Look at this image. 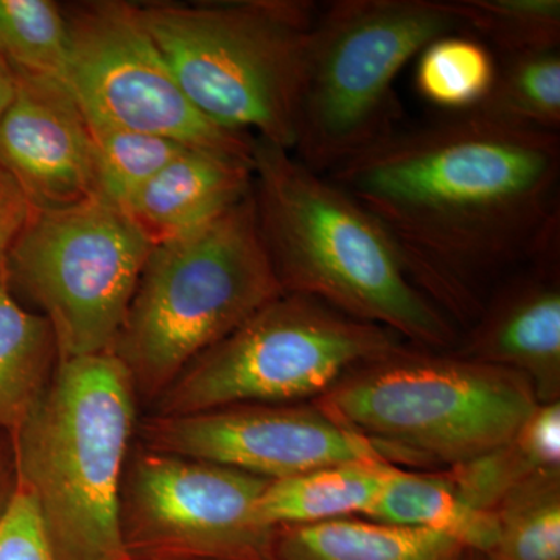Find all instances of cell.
<instances>
[{"instance_id":"44dd1931","label":"cell","mask_w":560,"mask_h":560,"mask_svg":"<svg viewBox=\"0 0 560 560\" xmlns=\"http://www.w3.org/2000/svg\"><path fill=\"white\" fill-rule=\"evenodd\" d=\"M475 109L518 127L559 132V49L503 57L497 65L492 90Z\"/></svg>"},{"instance_id":"ba28073f","label":"cell","mask_w":560,"mask_h":560,"mask_svg":"<svg viewBox=\"0 0 560 560\" xmlns=\"http://www.w3.org/2000/svg\"><path fill=\"white\" fill-rule=\"evenodd\" d=\"M401 348L393 331L304 294L282 293L191 361L158 397L156 415L319 399L348 372Z\"/></svg>"},{"instance_id":"603a6c76","label":"cell","mask_w":560,"mask_h":560,"mask_svg":"<svg viewBox=\"0 0 560 560\" xmlns=\"http://www.w3.org/2000/svg\"><path fill=\"white\" fill-rule=\"evenodd\" d=\"M0 58L14 70L65 84L69 58L66 13L50 0H0Z\"/></svg>"},{"instance_id":"30bf717a","label":"cell","mask_w":560,"mask_h":560,"mask_svg":"<svg viewBox=\"0 0 560 560\" xmlns=\"http://www.w3.org/2000/svg\"><path fill=\"white\" fill-rule=\"evenodd\" d=\"M66 88L84 117L253 164V136L195 108L139 20L138 7L95 2L66 14Z\"/></svg>"},{"instance_id":"277c9868","label":"cell","mask_w":560,"mask_h":560,"mask_svg":"<svg viewBox=\"0 0 560 560\" xmlns=\"http://www.w3.org/2000/svg\"><path fill=\"white\" fill-rule=\"evenodd\" d=\"M282 293L250 191L208 226L154 246L110 353L136 393L158 399L191 361Z\"/></svg>"},{"instance_id":"9a60e30c","label":"cell","mask_w":560,"mask_h":560,"mask_svg":"<svg viewBox=\"0 0 560 560\" xmlns=\"http://www.w3.org/2000/svg\"><path fill=\"white\" fill-rule=\"evenodd\" d=\"M253 191V164L186 149L131 198L125 212L153 246L208 226Z\"/></svg>"},{"instance_id":"8992f818","label":"cell","mask_w":560,"mask_h":560,"mask_svg":"<svg viewBox=\"0 0 560 560\" xmlns=\"http://www.w3.org/2000/svg\"><path fill=\"white\" fill-rule=\"evenodd\" d=\"M318 7L305 0L151 3L139 20L195 108L293 151L302 62Z\"/></svg>"},{"instance_id":"7a4b0ae2","label":"cell","mask_w":560,"mask_h":560,"mask_svg":"<svg viewBox=\"0 0 560 560\" xmlns=\"http://www.w3.org/2000/svg\"><path fill=\"white\" fill-rule=\"evenodd\" d=\"M253 197L285 293L313 298L423 348L458 340L451 316L419 285L381 221L326 175L254 139Z\"/></svg>"},{"instance_id":"ffe728a7","label":"cell","mask_w":560,"mask_h":560,"mask_svg":"<svg viewBox=\"0 0 560 560\" xmlns=\"http://www.w3.org/2000/svg\"><path fill=\"white\" fill-rule=\"evenodd\" d=\"M493 511L499 530L486 560H560V470L526 478Z\"/></svg>"},{"instance_id":"d6986e66","label":"cell","mask_w":560,"mask_h":560,"mask_svg":"<svg viewBox=\"0 0 560 560\" xmlns=\"http://www.w3.org/2000/svg\"><path fill=\"white\" fill-rule=\"evenodd\" d=\"M49 320L28 312L0 275V431L13 434L36 407L57 370Z\"/></svg>"},{"instance_id":"1f68e13d","label":"cell","mask_w":560,"mask_h":560,"mask_svg":"<svg viewBox=\"0 0 560 560\" xmlns=\"http://www.w3.org/2000/svg\"><path fill=\"white\" fill-rule=\"evenodd\" d=\"M132 560H139V559H132Z\"/></svg>"},{"instance_id":"4316f807","label":"cell","mask_w":560,"mask_h":560,"mask_svg":"<svg viewBox=\"0 0 560 560\" xmlns=\"http://www.w3.org/2000/svg\"><path fill=\"white\" fill-rule=\"evenodd\" d=\"M537 470H560V404H539L511 440Z\"/></svg>"},{"instance_id":"d4e9b609","label":"cell","mask_w":560,"mask_h":560,"mask_svg":"<svg viewBox=\"0 0 560 560\" xmlns=\"http://www.w3.org/2000/svg\"><path fill=\"white\" fill-rule=\"evenodd\" d=\"M464 31L506 55L559 49L560 0H455Z\"/></svg>"},{"instance_id":"7c38bea8","label":"cell","mask_w":560,"mask_h":560,"mask_svg":"<svg viewBox=\"0 0 560 560\" xmlns=\"http://www.w3.org/2000/svg\"><path fill=\"white\" fill-rule=\"evenodd\" d=\"M143 447L282 480L335 464L393 453L327 416L318 405L242 404L191 415H154Z\"/></svg>"},{"instance_id":"cb8c5ba5","label":"cell","mask_w":560,"mask_h":560,"mask_svg":"<svg viewBox=\"0 0 560 560\" xmlns=\"http://www.w3.org/2000/svg\"><path fill=\"white\" fill-rule=\"evenodd\" d=\"M86 120L97 153L98 194L121 209L168 162L189 149L160 136Z\"/></svg>"},{"instance_id":"7402d4cb","label":"cell","mask_w":560,"mask_h":560,"mask_svg":"<svg viewBox=\"0 0 560 560\" xmlns=\"http://www.w3.org/2000/svg\"><path fill=\"white\" fill-rule=\"evenodd\" d=\"M497 65L489 47L469 36H442L419 54L416 88L445 113L478 108L492 90Z\"/></svg>"},{"instance_id":"484cf974","label":"cell","mask_w":560,"mask_h":560,"mask_svg":"<svg viewBox=\"0 0 560 560\" xmlns=\"http://www.w3.org/2000/svg\"><path fill=\"white\" fill-rule=\"evenodd\" d=\"M0 560H58L35 500L18 481L0 511Z\"/></svg>"},{"instance_id":"ac0fdd59","label":"cell","mask_w":560,"mask_h":560,"mask_svg":"<svg viewBox=\"0 0 560 560\" xmlns=\"http://www.w3.org/2000/svg\"><path fill=\"white\" fill-rule=\"evenodd\" d=\"M393 466L385 459L350 460L272 480L260 497L261 521L278 528L364 517Z\"/></svg>"},{"instance_id":"4dcf8cb0","label":"cell","mask_w":560,"mask_h":560,"mask_svg":"<svg viewBox=\"0 0 560 560\" xmlns=\"http://www.w3.org/2000/svg\"><path fill=\"white\" fill-rule=\"evenodd\" d=\"M464 560H486V559H485V556L480 555V552L469 551V552H467L466 559H464Z\"/></svg>"},{"instance_id":"f546056e","label":"cell","mask_w":560,"mask_h":560,"mask_svg":"<svg viewBox=\"0 0 560 560\" xmlns=\"http://www.w3.org/2000/svg\"><path fill=\"white\" fill-rule=\"evenodd\" d=\"M18 81L13 68L0 58V119L16 97Z\"/></svg>"},{"instance_id":"83f0119b","label":"cell","mask_w":560,"mask_h":560,"mask_svg":"<svg viewBox=\"0 0 560 560\" xmlns=\"http://www.w3.org/2000/svg\"><path fill=\"white\" fill-rule=\"evenodd\" d=\"M33 210L32 202L9 173L0 168V275L5 268L7 257L27 226Z\"/></svg>"},{"instance_id":"2e32d148","label":"cell","mask_w":560,"mask_h":560,"mask_svg":"<svg viewBox=\"0 0 560 560\" xmlns=\"http://www.w3.org/2000/svg\"><path fill=\"white\" fill-rule=\"evenodd\" d=\"M466 548L431 530L340 518L278 526L272 560H464Z\"/></svg>"},{"instance_id":"9c48e42d","label":"cell","mask_w":560,"mask_h":560,"mask_svg":"<svg viewBox=\"0 0 560 560\" xmlns=\"http://www.w3.org/2000/svg\"><path fill=\"white\" fill-rule=\"evenodd\" d=\"M153 248L124 209L94 197L33 210L5 272L49 320L65 361L110 352Z\"/></svg>"},{"instance_id":"f1b7e54d","label":"cell","mask_w":560,"mask_h":560,"mask_svg":"<svg viewBox=\"0 0 560 560\" xmlns=\"http://www.w3.org/2000/svg\"><path fill=\"white\" fill-rule=\"evenodd\" d=\"M14 482L16 477H14L13 452H11L9 434L0 431V511L9 503Z\"/></svg>"},{"instance_id":"5b68a950","label":"cell","mask_w":560,"mask_h":560,"mask_svg":"<svg viewBox=\"0 0 560 560\" xmlns=\"http://www.w3.org/2000/svg\"><path fill=\"white\" fill-rule=\"evenodd\" d=\"M464 31L455 0H334L308 32L291 153L327 175L400 127L394 84L434 39Z\"/></svg>"},{"instance_id":"e0dca14e","label":"cell","mask_w":560,"mask_h":560,"mask_svg":"<svg viewBox=\"0 0 560 560\" xmlns=\"http://www.w3.org/2000/svg\"><path fill=\"white\" fill-rule=\"evenodd\" d=\"M364 517L442 534L482 556L495 544L499 530L495 511L480 510L460 499L445 471L425 474L399 466L390 467Z\"/></svg>"},{"instance_id":"8fae6325","label":"cell","mask_w":560,"mask_h":560,"mask_svg":"<svg viewBox=\"0 0 560 560\" xmlns=\"http://www.w3.org/2000/svg\"><path fill=\"white\" fill-rule=\"evenodd\" d=\"M268 482L143 447L121 481L127 550L139 560H272L276 528L259 512Z\"/></svg>"},{"instance_id":"5bb4252c","label":"cell","mask_w":560,"mask_h":560,"mask_svg":"<svg viewBox=\"0 0 560 560\" xmlns=\"http://www.w3.org/2000/svg\"><path fill=\"white\" fill-rule=\"evenodd\" d=\"M559 246L530 260L481 313L463 353L466 359L518 372L539 404L560 397Z\"/></svg>"},{"instance_id":"4fadbf2b","label":"cell","mask_w":560,"mask_h":560,"mask_svg":"<svg viewBox=\"0 0 560 560\" xmlns=\"http://www.w3.org/2000/svg\"><path fill=\"white\" fill-rule=\"evenodd\" d=\"M14 73L16 97L0 119V168L35 209L101 197L95 143L79 103L60 81Z\"/></svg>"},{"instance_id":"3957f363","label":"cell","mask_w":560,"mask_h":560,"mask_svg":"<svg viewBox=\"0 0 560 560\" xmlns=\"http://www.w3.org/2000/svg\"><path fill=\"white\" fill-rule=\"evenodd\" d=\"M136 394L114 353L58 361L43 397L9 436L14 477L35 500L58 560H132L120 490Z\"/></svg>"},{"instance_id":"6da1fadb","label":"cell","mask_w":560,"mask_h":560,"mask_svg":"<svg viewBox=\"0 0 560 560\" xmlns=\"http://www.w3.org/2000/svg\"><path fill=\"white\" fill-rule=\"evenodd\" d=\"M370 210L442 308L470 279L560 245V136L478 109L399 127L327 173Z\"/></svg>"},{"instance_id":"52a82bcc","label":"cell","mask_w":560,"mask_h":560,"mask_svg":"<svg viewBox=\"0 0 560 560\" xmlns=\"http://www.w3.org/2000/svg\"><path fill=\"white\" fill-rule=\"evenodd\" d=\"M316 405L396 460L452 467L508 444L539 400L518 372L404 346L348 372Z\"/></svg>"}]
</instances>
